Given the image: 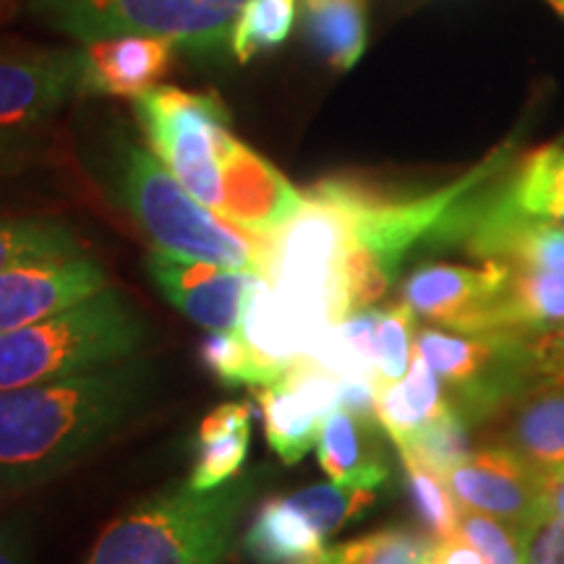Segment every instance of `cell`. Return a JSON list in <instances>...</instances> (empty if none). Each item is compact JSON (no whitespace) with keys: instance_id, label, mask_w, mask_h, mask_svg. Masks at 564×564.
I'll use <instances>...</instances> for the list:
<instances>
[{"instance_id":"cell-1","label":"cell","mask_w":564,"mask_h":564,"mask_svg":"<svg viewBox=\"0 0 564 564\" xmlns=\"http://www.w3.org/2000/svg\"><path fill=\"white\" fill-rule=\"evenodd\" d=\"M154 387V364L133 356L0 392V494L37 489L74 470L139 419Z\"/></svg>"},{"instance_id":"cell-2","label":"cell","mask_w":564,"mask_h":564,"mask_svg":"<svg viewBox=\"0 0 564 564\" xmlns=\"http://www.w3.org/2000/svg\"><path fill=\"white\" fill-rule=\"evenodd\" d=\"M257 489V474L209 491L188 481L162 489L118 514L84 564H223Z\"/></svg>"},{"instance_id":"cell-3","label":"cell","mask_w":564,"mask_h":564,"mask_svg":"<svg viewBox=\"0 0 564 564\" xmlns=\"http://www.w3.org/2000/svg\"><path fill=\"white\" fill-rule=\"evenodd\" d=\"M505 162L507 150H497L470 173L419 196H390L352 178H343L352 215V243L343 262L348 314L366 312L382 301L408 253L423 241L429 243L444 215L465 194L502 173Z\"/></svg>"},{"instance_id":"cell-4","label":"cell","mask_w":564,"mask_h":564,"mask_svg":"<svg viewBox=\"0 0 564 564\" xmlns=\"http://www.w3.org/2000/svg\"><path fill=\"white\" fill-rule=\"evenodd\" d=\"M116 194L154 251L264 278L270 241L202 204L147 147L123 144L118 152Z\"/></svg>"},{"instance_id":"cell-5","label":"cell","mask_w":564,"mask_h":564,"mask_svg":"<svg viewBox=\"0 0 564 564\" xmlns=\"http://www.w3.org/2000/svg\"><path fill=\"white\" fill-rule=\"evenodd\" d=\"M144 343V316L108 285L66 312L0 335V392L129 361Z\"/></svg>"},{"instance_id":"cell-6","label":"cell","mask_w":564,"mask_h":564,"mask_svg":"<svg viewBox=\"0 0 564 564\" xmlns=\"http://www.w3.org/2000/svg\"><path fill=\"white\" fill-rule=\"evenodd\" d=\"M264 280L329 327L348 314L343 262L352 243V215L343 178H324L303 192L301 209L274 232Z\"/></svg>"},{"instance_id":"cell-7","label":"cell","mask_w":564,"mask_h":564,"mask_svg":"<svg viewBox=\"0 0 564 564\" xmlns=\"http://www.w3.org/2000/svg\"><path fill=\"white\" fill-rule=\"evenodd\" d=\"M246 0H30L34 19L63 37L95 42L126 34L165 37L192 53L230 47Z\"/></svg>"},{"instance_id":"cell-8","label":"cell","mask_w":564,"mask_h":564,"mask_svg":"<svg viewBox=\"0 0 564 564\" xmlns=\"http://www.w3.org/2000/svg\"><path fill=\"white\" fill-rule=\"evenodd\" d=\"M415 350L442 382L447 405L470 429L502 415L539 382L533 337L518 333L457 335L440 327L415 333Z\"/></svg>"},{"instance_id":"cell-9","label":"cell","mask_w":564,"mask_h":564,"mask_svg":"<svg viewBox=\"0 0 564 564\" xmlns=\"http://www.w3.org/2000/svg\"><path fill=\"white\" fill-rule=\"evenodd\" d=\"M147 147L162 165L209 209L220 207L223 158L230 139V112L217 95L154 87L133 100Z\"/></svg>"},{"instance_id":"cell-10","label":"cell","mask_w":564,"mask_h":564,"mask_svg":"<svg viewBox=\"0 0 564 564\" xmlns=\"http://www.w3.org/2000/svg\"><path fill=\"white\" fill-rule=\"evenodd\" d=\"M510 264L426 262L408 274L400 299L415 316L457 335L497 333V308Z\"/></svg>"},{"instance_id":"cell-11","label":"cell","mask_w":564,"mask_h":564,"mask_svg":"<svg viewBox=\"0 0 564 564\" xmlns=\"http://www.w3.org/2000/svg\"><path fill=\"white\" fill-rule=\"evenodd\" d=\"M444 481L457 507L494 514L528 533L549 514V476L499 444L474 449Z\"/></svg>"},{"instance_id":"cell-12","label":"cell","mask_w":564,"mask_h":564,"mask_svg":"<svg viewBox=\"0 0 564 564\" xmlns=\"http://www.w3.org/2000/svg\"><path fill=\"white\" fill-rule=\"evenodd\" d=\"M251 392L262 411L272 453L285 465H295L316 447L324 419L337 408L340 379L303 358L278 382L253 387Z\"/></svg>"},{"instance_id":"cell-13","label":"cell","mask_w":564,"mask_h":564,"mask_svg":"<svg viewBox=\"0 0 564 564\" xmlns=\"http://www.w3.org/2000/svg\"><path fill=\"white\" fill-rule=\"evenodd\" d=\"M329 329L333 327L319 316L301 308L264 278H257L243 303L236 333L257 369V387H267L278 382L293 364L312 356Z\"/></svg>"},{"instance_id":"cell-14","label":"cell","mask_w":564,"mask_h":564,"mask_svg":"<svg viewBox=\"0 0 564 564\" xmlns=\"http://www.w3.org/2000/svg\"><path fill=\"white\" fill-rule=\"evenodd\" d=\"M82 95V47L0 55V131H34Z\"/></svg>"},{"instance_id":"cell-15","label":"cell","mask_w":564,"mask_h":564,"mask_svg":"<svg viewBox=\"0 0 564 564\" xmlns=\"http://www.w3.org/2000/svg\"><path fill=\"white\" fill-rule=\"evenodd\" d=\"M147 272L167 303L207 333H230L238 327L243 303L259 278L251 272L171 257L154 249L147 257Z\"/></svg>"},{"instance_id":"cell-16","label":"cell","mask_w":564,"mask_h":564,"mask_svg":"<svg viewBox=\"0 0 564 564\" xmlns=\"http://www.w3.org/2000/svg\"><path fill=\"white\" fill-rule=\"evenodd\" d=\"M108 285V274L87 253L0 272V335L66 312Z\"/></svg>"},{"instance_id":"cell-17","label":"cell","mask_w":564,"mask_h":564,"mask_svg":"<svg viewBox=\"0 0 564 564\" xmlns=\"http://www.w3.org/2000/svg\"><path fill=\"white\" fill-rule=\"evenodd\" d=\"M303 204V192L293 186L270 160L232 137L223 158V194L217 215L251 232L272 238Z\"/></svg>"},{"instance_id":"cell-18","label":"cell","mask_w":564,"mask_h":564,"mask_svg":"<svg viewBox=\"0 0 564 564\" xmlns=\"http://www.w3.org/2000/svg\"><path fill=\"white\" fill-rule=\"evenodd\" d=\"M175 42L126 34L87 42L82 47V95L137 97L160 87L175 58Z\"/></svg>"},{"instance_id":"cell-19","label":"cell","mask_w":564,"mask_h":564,"mask_svg":"<svg viewBox=\"0 0 564 564\" xmlns=\"http://www.w3.org/2000/svg\"><path fill=\"white\" fill-rule=\"evenodd\" d=\"M499 421V447L512 449L541 474L552 476L564 463V379L544 377L528 387Z\"/></svg>"},{"instance_id":"cell-20","label":"cell","mask_w":564,"mask_h":564,"mask_svg":"<svg viewBox=\"0 0 564 564\" xmlns=\"http://www.w3.org/2000/svg\"><path fill=\"white\" fill-rule=\"evenodd\" d=\"M379 421L335 408L322 423L316 440V457L329 481L345 486L382 489L390 468L379 444Z\"/></svg>"},{"instance_id":"cell-21","label":"cell","mask_w":564,"mask_h":564,"mask_svg":"<svg viewBox=\"0 0 564 564\" xmlns=\"http://www.w3.org/2000/svg\"><path fill=\"white\" fill-rule=\"evenodd\" d=\"M251 444V408L223 403L207 413L196 432V457L188 486L209 491L228 484L243 470Z\"/></svg>"},{"instance_id":"cell-22","label":"cell","mask_w":564,"mask_h":564,"mask_svg":"<svg viewBox=\"0 0 564 564\" xmlns=\"http://www.w3.org/2000/svg\"><path fill=\"white\" fill-rule=\"evenodd\" d=\"M564 324V272L512 267L497 308V333L541 337Z\"/></svg>"},{"instance_id":"cell-23","label":"cell","mask_w":564,"mask_h":564,"mask_svg":"<svg viewBox=\"0 0 564 564\" xmlns=\"http://www.w3.org/2000/svg\"><path fill=\"white\" fill-rule=\"evenodd\" d=\"M377 421L394 447L405 444L423 426L449 411L442 382L436 379L426 358L413 348L411 369L403 379L377 387Z\"/></svg>"},{"instance_id":"cell-24","label":"cell","mask_w":564,"mask_h":564,"mask_svg":"<svg viewBox=\"0 0 564 564\" xmlns=\"http://www.w3.org/2000/svg\"><path fill=\"white\" fill-rule=\"evenodd\" d=\"M243 554L257 564H295L312 560L327 549V541L314 531L285 494L264 499L241 539Z\"/></svg>"},{"instance_id":"cell-25","label":"cell","mask_w":564,"mask_h":564,"mask_svg":"<svg viewBox=\"0 0 564 564\" xmlns=\"http://www.w3.org/2000/svg\"><path fill=\"white\" fill-rule=\"evenodd\" d=\"M303 30L333 68H352L366 51V13L361 0H306Z\"/></svg>"},{"instance_id":"cell-26","label":"cell","mask_w":564,"mask_h":564,"mask_svg":"<svg viewBox=\"0 0 564 564\" xmlns=\"http://www.w3.org/2000/svg\"><path fill=\"white\" fill-rule=\"evenodd\" d=\"M70 257H84V246L66 223L53 217H0V272Z\"/></svg>"},{"instance_id":"cell-27","label":"cell","mask_w":564,"mask_h":564,"mask_svg":"<svg viewBox=\"0 0 564 564\" xmlns=\"http://www.w3.org/2000/svg\"><path fill=\"white\" fill-rule=\"evenodd\" d=\"M379 312L366 308V312L345 316L335 324L319 345L312 350L308 361L319 364L329 373H335L340 382L350 379H366L377 384V364H373V337H377Z\"/></svg>"},{"instance_id":"cell-28","label":"cell","mask_w":564,"mask_h":564,"mask_svg":"<svg viewBox=\"0 0 564 564\" xmlns=\"http://www.w3.org/2000/svg\"><path fill=\"white\" fill-rule=\"evenodd\" d=\"M507 192L528 215L564 217V150L546 147L520 162L518 173L507 175Z\"/></svg>"},{"instance_id":"cell-29","label":"cell","mask_w":564,"mask_h":564,"mask_svg":"<svg viewBox=\"0 0 564 564\" xmlns=\"http://www.w3.org/2000/svg\"><path fill=\"white\" fill-rule=\"evenodd\" d=\"M379 489H366V486H345V484H316L308 489L285 494L291 505L299 510L314 531L322 535L324 541L345 525L366 514L377 502Z\"/></svg>"},{"instance_id":"cell-30","label":"cell","mask_w":564,"mask_h":564,"mask_svg":"<svg viewBox=\"0 0 564 564\" xmlns=\"http://www.w3.org/2000/svg\"><path fill=\"white\" fill-rule=\"evenodd\" d=\"M295 24V0H246L232 26L230 51L238 63L270 53L291 37Z\"/></svg>"},{"instance_id":"cell-31","label":"cell","mask_w":564,"mask_h":564,"mask_svg":"<svg viewBox=\"0 0 564 564\" xmlns=\"http://www.w3.org/2000/svg\"><path fill=\"white\" fill-rule=\"evenodd\" d=\"M400 460L405 465L408 491H411L413 507L429 535H434V539L455 535L460 507H457L444 476L411 453H400Z\"/></svg>"},{"instance_id":"cell-32","label":"cell","mask_w":564,"mask_h":564,"mask_svg":"<svg viewBox=\"0 0 564 564\" xmlns=\"http://www.w3.org/2000/svg\"><path fill=\"white\" fill-rule=\"evenodd\" d=\"M434 535L384 528L340 544V564H432Z\"/></svg>"},{"instance_id":"cell-33","label":"cell","mask_w":564,"mask_h":564,"mask_svg":"<svg viewBox=\"0 0 564 564\" xmlns=\"http://www.w3.org/2000/svg\"><path fill=\"white\" fill-rule=\"evenodd\" d=\"M415 348V314L408 303H392L379 312L377 337H373V364H377V387L403 379L413 361Z\"/></svg>"},{"instance_id":"cell-34","label":"cell","mask_w":564,"mask_h":564,"mask_svg":"<svg viewBox=\"0 0 564 564\" xmlns=\"http://www.w3.org/2000/svg\"><path fill=\"white\" fill-rule=\"evenodd\" d=\"M457 535L484 554L486 564H525L528 541L533 533L494 518V514L463 510L457 514Z\"/></svg>"},{"instance_id":"cell-35","label":"cell","mask_w":564,"mask_h":564,"mask_svg":"<svg viewBox=\"0 0 564 564\" xmlns=\"http://www.w3.org/2000/svg\"><path fill=\"white\" fill-rule=\"evenodd\" d=\"M468 423L449 408L447 413L429 423V426H423L405 444H400L398 453H411L444 476L449 468H455L457 463L474 453L468 447Z\"/></svg>"},{"instance_id":"cell-36","label":"cell","mask_w":564,"mask_h":564,"mask_svg":"<svg viewBox=\"0 0 564 564\" xmlns=\"http://www.w3.org/2000/svg\"><path fill=\"white\" fill-rule=\"evenodd\" d=\"M202 364L228 387H257V369H253L249 350L236 329L230 333H209L202 343Z\"/></svg>"},{"instance_id":"cell-37","label":"cell","mask_w":564,"mask_h":564,"mask_svg":"<svg viewBox=\"0 0 564 564\" xmlns=\"http://www.w3.org/2000/svg\"><path fill=\"white\" fill-rule=\"evenodd\" d=\"M525 564H564V523L546 514L528 541Z\"/></svg>"},{"instance_id":"cell-38","label":"cell","mask_w":564,"mask_h":564,"mask_svg":"<svg viewBox=\"0 0 564 564\" xmlns=\"http://www.w3.org/2000/svg\"><path fill=\"white\" fill-rule=\"evenodd\" d=\"M37 141L32 131H0V175L24 171L34 160Z\"/></svg>"},{"instance_id":"cell-39","label":"cell","mask_w":564,"mask_h":564,"mask_svg":"<svg viewBox=\"0 0 564 564\" xmlns=\"http://www.w3.org/2000/svg\"><path fill=\"white\" fill-rule=\"evenodd\" d=\"M0 564H32L30 528L21 520L0 523Z\"/></svg>"},{"instance_id":"cell-40","label":"cell","mask_w":564,"mask_h":564,"mask_svg":"<svg viewBox=\"0 0 564 564\" xmlns=\"http://www.w3.org/2000/svg\"><path fill=\"white\" fill-rule=\"evenodd\" d=\"M535 364H539L541 377H562L564 379V324L552 333L535 337L533 340Z\"/></svg>"},{"instance_id":"cell-41","label":"cell","mask_w":564,"mask_h":564,"mask_svg":"<svg viewBox=\"0 0 564 564\" xmlns=\"http://www.w3.org/2000/svg\"><path fill=\"white\" fill-rule=\"evenodd\" d=\"M432 564H486V560L476 546L455 533L447 539H434Z\"/></svg>"},{"instance_id":"cell-42","label":"cell","mask_w":564,"mask_h":564,"mask_svg":"<svg viewBox=\"0 0 564 564\" xmlns=\"http://www.w3.org/2000/svg\"><path fill=\"white\" fill-rule=\"evenodd\" d=\"M549 514L564 523V463L549 476Z\"/></svg>"},{"instance_id":"cell-43","label":"cell","mask_w":564,"mask_h":564,"mask_svg":"<svg viewBox=\"0 0 564 564\" xmlns=\"http://www.w3.org/2000/svg\"><path fill=\"white\" fill-rule=\"evenodd\" d=\"M295 564H340V546H327L316 556H312V560L295 562Z\"/></svg>"},{"instance_id":"cell-44","label":"cell","mask_w":564,"mask_h":564,"mask_svg":"<svg viewBox=\"0 0 564 564\" xmlns=\"http://www.w3.org/2000/svg\"><path fill=\"white\" fill-rule=\"evenodd\" d=\"M549 3H552L560 13H564V0H549Z\"/></svg>"}]
</instances>
